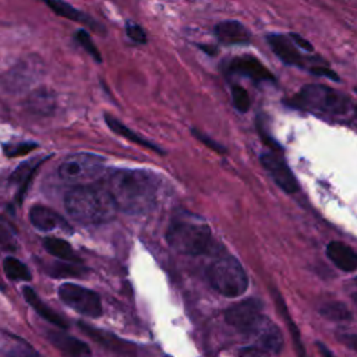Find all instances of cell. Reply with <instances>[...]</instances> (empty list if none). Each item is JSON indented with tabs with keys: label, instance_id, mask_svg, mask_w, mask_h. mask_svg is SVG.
Instances as JSON below:
<instances>
[{
	"label": "cell",
	"instance_id": "obj_21",
	"mask_svg": "<svg viewBox=\"0 0 357 357\" xmlns=\"http://www.w3.org/2000/svg\"><path fill=\"white\" fill-rule=\"evenodd\" d=\"M23 295H24V299L27 300V303L46 321H49L50 324L59 327L60 329H66L68 327V324L66 322V320L63 317H60L55 310H52L39 296L38 293L30 288V287H26L23 289Z\"/></svg>",
	"mask_w": 357,
	"mask_h": 357
},
{
	"label": "cell",
	"instance_id": "obj_30",
	"mask_svg": "<svg viewBox=\"0 0 357 357\" xmlns=\"http://www.w3.org/2000/svg\"><path fill=\"white\" fill-rule=\"evenodd\" d=\"M38 144L31 141H20V142H10V144L3 146L5 155L9 158H17L30 154L31 151L37 150Z\"/></svg>",
	"mask_w": 357,
	"mask_h": 357
},
{
	"label": "cell",
	"instance_id": "obj_6",
	"mask_svg": "<svg viewBox=\"0 0 357 357\" xmlns=\"http://www.w3.org/2000/svg\"><path fill=\"white\" fill-rule=\"evenodd\" d=\"M105 168V160L95 154L77 153L63 160L57 168L59 177L68 184L87 186L97 180Z\"/></svg>",
	"mask_w": 357,
	"mask_h": 357
},
{
	"label": "cell",
	"instance_id": "obj_25",
	"mask_svg": "<svg viewBox=\"0 0 357 357\" xmlns=\"http://www.w3.org/2000/svg\"><path fill=\"white\" fill-rule=\"evenodd\" d=\"M48 273L55 278H79L84 276L88 271L76 262H56L46 268Z\"/></svg>",
	"mask_w": 357,
	"mask_h": 357
},
{
	"label": "cell",
	"instance_id": "obj_40",
	"mask_svg": "<svg viewBox=\"0 0 357 357\" xmlns=\"http://www.w3.org/2000/svg\"><path fill=\"white\" fill-rule=\"evenodd\" d=\"M200 48H201L205 53H208V55H215V53H217V52H215V48L205 46V45H200Z\"/></svg>",
	"mask_w": 357,
	"mask_h": 357
},
{
	"label": "cell",
	"instance_id": "obj_35",
	"mask_svg": "<svg viewBox=\"0 0 357 357\" xmlns=\"http://www.w3.org/2000/svg\"><path fill=\"white\" fill-rule=\"evenodd\" d=\"M310 71L313 75L316 76H320V77H325L328 80H332V81H339V76L335 73L334 70H331L329 67H324V66H316V67H311Z\"/></svg>",
	"mask_w": 357,
	"mask_h": 357
},
{
	"label": "cell",
	"instance_id": "obj_5",
	"mask_svg": "<svg viewBox=\"0 0 357 357\" xmlns=\"http://www.w3.org/2000/svg\"><path fill=\"white\" fill-rule=\"evenodd\" d=\"M295 105L314 113L339 116L349 110L350 99L331 87L321 84H310L303 87L295 97Z\"/></svg>",
	"mask_w": 357,
	"mask_h": 357
},
{
	"label": "cell",
	"instance_id": "obj_43",
	"mask_svg": "<svg viewBox=\"0 0 357 357\" xmlns=\"http://www.w3.org/2000/svg\"><path fill=\"white\" fill-rule=\"evenodd\" d=\"M354 113H356V116H357V106L354 108Z\"/></svg>",
	"mask_w": 357,
	"mask_h": 357
},
{
	"label": "cell",
	"instance_id": "obj_22",
	"mask_svg": "<svg viewBox=\"0 0 357 357\" xmlns=\"http://www.w3.org/2000/svg\"><path fill=\"white\" fill-rule=\"evenodd\" d=\"M105 122H106L108 127H109L113 133H116V134L120 135V137L127 138L128 141L134 142V144L141 146V147H144V148L151 150V151L158 153V154H165L158 146L154 144V142L148 141V139L144 138V137L138 135V134L134 133L131 128H128L126 124H123L120 120H117L115 116H112V115H109V113H105Z\"/></svg>",
	"mask_w": 357,
	"mask_h": 357
},
{
	"label": "cell",
	"instance_id": "obj_10",
	"mask_svg": "<svg viewBox=\"0 0 357 357\" xmlns=\"http://www.w3.org/2000/svg\"><path fill=\"white\" fill-rule=\"evenodd\" d=\"M228 73L246 77L255 84L275 83V77L271 71L254 56H240L235 57L228 64Z\"/></svg>",
	"mask_w": 357,
	"mask_h": 357
},
{
	"label": "cell",
	"instance_id": "obj_9",
	"mask_svg": "<svg viewBox=\"0 0 357 357\" xmlns=\"http://www.w3.org/2000/svg\"><path fill=\"white\" fill-rule=\"evenodd\" d=\"M261 165L267 169V172L271 175L273 182L288 194H295L299 191V183L295 175L292 173L288 164L283 161L282 157H279L275 153H265L260 157Z\"/></svg>",
	"mask_w": 357,
	"mask_h": 357
},
{
	"label": "cell",
	"instance_id": "obj_7",
	"mask_svg": "<svg viewBox=\"0 0 357 357\" xmlns=\"http://www.w3.org/2000/svg\"><path fill=\"white\" fill-rule=\"evenodd\" d=\"M44 76V63L35 57L17 61L2 77V86L12 94H20L30 90Z\"/></svg>",
	"mask_w": 357,
	"mask_h": 357
},
{
	"label": "cell",
	"instance_id": "obj_34",
	"mask_svg": "<svg viewBox=\"0 0 357 357\" xmlns=\"http://www.w3.org/2000/svg\"><path fill=\"white\" fill-rule=\"evenodd\" d=\"M191 134L198 139V141H201L204 146H206L209 150H213L215 153H220V154H226V148L225 147H222L221 144H218L217 141H213L211 137H208V135H205L204 133H201L200 130H197V128H191Z\"/></svg>",
	"mask_w": 357,
	"mask_h": 357
},
{
	"label": "cell",
	"instance_id": "obj_33",
	"mask_svg": "<svg viewBox=\"0 0 357 357\" xmlns=\"http://www.w3.org/2000/svg\"><path fill=\"white\" fill-rule=\"evenodd\" d=\"M126 34L133 42L139 44V45H144L148 41L147 39V32L144 31V28H142L138 24H135V23H127L126 24Z\"/></svg>",
	"mask_w": 357,
	"mask_h": 357
},
{
	"label": "cell",
	"instance_id": "obj_31",
	"mask_svg": "<svg viewBox=\"0 0 357 357\" xmlns=\"http://www.w3.org/2000/svg\"><path fill=\"white\" fill-rule=\"evenodd\" d=\"M75 39H76V42H77L81 48L86 49V52H87L97 63H102V55H101V52L98 50L97 45L93 42L90 34H88L86 30H79V31L76 32V35H75Z\"/></svg>",
	"mask_w": 357,
	"mask_h": 357
},
{
	"label": "cell",
	"instance_id": "obj_23",
	"mask_svg": "<svg viewBox=\"0 0 357 357\" xmlns=\"http://www.w3.org/2000/svg\"><path fill=\"white\" fill-rule=\"evenodd\" d=\"M2 351L5 357H41L27 340L13 334L2 336Z\"/></svg>",
	"mask_w": 357,
	"mask_h": 357
},
{
	"label": "cell",
	"instance_id": "obj_16",
	"mask_svg": "<svg viewBox=\"0 0 357 357\" xmlns=\"http://www.w3.org/2000/svg\"><path fill=\"white\" fill-rule=\"evenodd\" d=\"M49 342L64 356V357H93L90 346L75 338L60 331H48L46 332Z\"/></svg>",
	"mask_w": 357,
	"mask_h": 357
},
{
	"label": "cell",
	"instance_id": "obj_41",
	"mask_svg": "<svg viewBox=\"0 0 357 357\" xmlns=\"http://www.w3.org/2000/svg\"><path fill=\"white\" fill-rule=\"evenodd\" d=\"M353 302H354V303H356V306H357V293H354V295H353Z\"/></svg>",
	"mask_w": 357,
	"mask_h": 357
},
{
	"label": "cell",
	"instance_id": "obj_39",
	"mask_svg": "<svg viewBox=\"0 0 357 357\" xmlns=\"http://www.w3.org/2000/svg\"><path fill=\"white\" fill-rule=\"evenodd\" d=\"M317 347H318V350H320L321 357H335V356L332 354V351H331V350H329L324 343L317 342Z\"/></svg>",
	"mask_w": 357,
	"mask_h": 357
},
{
	"label": "cell",
	"instance_id": "obj_37",
	"mask_svg": "<svg viewBox=\"0 0 357 357\" xmlns=\"http://www.w3.org/2000/svg\"><path fill=\"white\" fill-rule=\"evenodd\" d=\"M289 38L293 41V44H295L299 49H303V50H306V52H314V46H313L307 39H305L300 34L292 32V34L289 35Z\"/></svg>",
	"mask_w": 357,
	"mask_h": 357
},
{
	"label": "cell",
	"instance_id": "obj_15",
	"mask_svg": "<svg viewBox=\"0 0 357 357\" xmlns=\"http://www.w3.org/2000/svg\"><path fill=\"white\" fill-rule=\"evenodd\" d=\"M44 3H45L55 15H57V16H60V17H63V19H67V20H70V21L79 23V24H81V26L90 28V30H93V31H95V32H98V34H104V32H105L104 27H102L99 23H97L90 15H87V13H84V12H81V10L73 8V6H71V5L67 3V2H63V0H44Z\"/></svg>",
	"mask_w": 357,
	"mask_h": 357
},
{
	"label": "cell",
	"instance_id": "obj_1",
	"mask_svg": "<svg viewBox=\"0 0 357 357\" xmlns=\"http://www.w3.org/2000/svg\"><path fill=\"white\" fill-rule=\"evenodd\" d=\"M105 187L117 209L130 215L151 211L158 197V180L147 171L117 169L109 175Z\"/></svg>",
	"mask_w": 357,
	"mask_h": 357
},
{
	"label": "cell",
	"instance_id": "obj_28",
	"mask_svg": "<svg viewBox=\"0 0 357 357\" xmlns=\"http://www.w3.org/2000/svg\"><path fill=\"white\" fill-rule=\"evenodd\" d=\"M80 327H81V329H83L84 332H87L94 340H97V342L105 345L106 347H109V349H112V350H115V351H123V350H124V346H123L124 343H123L122 340H119L117 338H115L113 335L106 334V332H104V331H98V329L91 328V327H88V325H84L83 322L80 324Z\"/></svg>",
	"mask_w": 357,
	"mask_h": 357
},
{
	"label": "cell",
	"instance_id": "obj_32",
	"mask_svg": "<svg viewBox=\"0 0 357 357\" xmlns=\"http://www.w3.org/2000/svg\"><path fill=\"white\" fill-rule=\"evenodd\" d=\"M232 101H233L235 108L239 112H242V113L249 112L251 101H250L249 93L243 87H240V86H233L232 87Z\"/></svg>",
	"mask_w": 357,
	"mask_h": 357
},
{
	"label": "cell",
	"instance_id": "obj_8",
	"mask_svg": "<svg viewBox=\"0 0 357 357\" xmlns=\"http://www.w3.org/2000/svg\"><path fill=\"white\" fill-rule=\"evenodd\" d=\"M57 293L66 306L81 316L90 318H98L102 316L101 298L94 291L83 288L76 283H64L59 288Z\"/></svg>",
	"mask_w": 357,
	"mask_h": 357
},
{
	"label": "cell",
	"instance_id": "obj_12",
	"mask_svg": "<svg viewBox=\"0 0 357 357\" xmlns=\"http://www.w3.org/2000/svg\"><path fill=\"white\" fill-rule=\"evenodd\" d=\"M261 309L262 307L258 300L249 299V300H244V302L228 309L225 317H226L228 324H231L236 329L247 334L262 317Z\"/></svg>",
	"mask_w": 357,
	"mask_h": 357
},
{
	"label": "cell",
	"instance_id": "obj_38",
	"mask_svg": "<svg viewBox=\"0 0 357 357\" xmlns=\"http://www.w3.org/2000/svg\"><path fill=\"white\" fill-rule=\"evenodd\" d=\"M240 357H268L267 351L255 347V346H250V347H244L240 351Z\"/></svg>",
	"mask_w": 357,
	"mask_h": 357
},
{
	"label": "cell",
	"instance_id": "obj_42",
	"mask_svg": "<svg viewBox=\"0 0 357 357\" xmlns=\"http://www.w3.org/2000/svg\"><path fill=\"white\" fill-rule=\"evenodd\" d=\"M5 289V284L2 283V282H0V291H3Z\"/></svg>",
	"mask_w": 357,
	"mask_h": 357
},
{
	"label": "cell",
	"instance_id": "obj_19",
	"mask_svg": "<svg viewBox=\"0 0 357 357\" xmlns=\"http://www.w3.org/2000/svg\"><path fill=\"white\" fill-rule=\"evenodd\" d=\"M48 157H39V158H35V160H31L28 162H24L21 164L12 175L10 177V182L13 184H16L19 187L17 190V201L21 202L24 195H26V191L35 175V172L39 169V166L44 164V161H46Z\"/></svg>",
	"mask_w": 357,
	"mask_h": 357
},
{
	"label": "cell",
	"instance_id": "obj_36",
	"mask_svg": "<svg viewBox=\"0 0 357 357\" xmlns=\"http://www.w3.org/2000/svg\"><path fill=\"white\" fill-rule=\"evenodd\" d=\"M338 340L357 353V334H338Z\"/></svg>",
	"mask_w": 357,
	"mask_h": 357
},
{
	"label": "cell",
	"instance_id": "obj_11",
	"mask_svg": "<svg viewBox=\"0 0 357 357\" xmlns=\"http://www.w3.org/2000/svg\"><path fill=\"white\" fill-rule=\"evenodd\" d=\"M251 335L255 347L268 351V353H279L283 346V336L280 329L265 316H262L258 322L247 332Z\"/></svg>",
	"mask_w": 357,
	"mask_h": 357
},
{
	"label": "cell",
	"instance_id": "obj_18",
	"mask_svg": "<svg viewBox=\"0 0 357 357\" xmlns=\"http://www.w3.org/2000/svg\"><path fill=\"white\" fill-rule=\"evenodd\" d=\"M26 106L32 115L49 116L56 110V95L48 88L41 87L28 95Z\"/></svg>",
	"mask_w": 357,
	"mask_h": 357
},
{
	"label": "cell",
	"instance_id": "obj_3",
	"mask_svg": "<svg viewBox=\"0 0 357 357\" xmlns=\"http://www.w3.org/2000/svg\"><path fill=\"white\" fill-rule=\"evenodd\" d=\"M166 240L180 254L197 257L205 254L212 243L209 226L194 217H175L168 228Z\"/></svg>",
	"mask_w": 357,
	"mask_h": 357
},
{
	"label": "cell",
	"instance_id": "obj_27",
	"mask_svg": "<svg viewBox=\"0 0 357 357\" xmlns=\"http://www.w3.org/2000/svg\"><path fill=\"white\" fill-rule=\"evenodd\" d=\"M320 314L331 321H346L351 318L349 309L340 302H328L320 307Z\"/></svg>",
	"mask_w": 357,
	"mask_h": 357
},
{
	"label": "cell",
	"instance_id": "obj_24",
	"mask_svg": "<svg viewBox=\"0 0 357 357\" xmlns=\"http://www.w3.org/2000/svg\"><path fill=\"white\" fill-rule=\"evenodd\" d=\"M44 247L50 255L57 257V258H60L66 262H76V264L81 262V258L77 255L75 249L70 246V243H67L63 239L46 238L44 240Z\"/></svg>",
	"mask_w": 357,
	"mask_h": 357
},
{
	"label": "cell",
	"instance_id": "obj_13",
	"mask_svg": "<svg viewBox=\"0 0 357 357\" xmlns=\"http://www.w3.org/2000/svg\"><path fill=\"white\" fill-rule=\"evenodd\" d=\"M28 218L31 225L41 232H53V231L70 232L71 231L70 225L66 222V220L60 215V213L44 205H34L30 209Z\"/></svg>",
	"mask_w": 357,
	"mask_h": 357
},
{
	"label": "cell",
	"instance_id": "obj_26",
	"mask_svg": "<svg viewBox=\"0 0 357 357\" xmlns=\"http://www.w3.org/2000/svg\"><path fill=\"white\" fill-rule=\"evenodd\" d=\"M3 269H5V273L8 275V278L13 279V280H27L28 282L32 278L28 267L15 257H8L3 261Z\"/></svg>",
	"mask_w": 357,
	"mask_h": 357
},
{
	"label": "cell",
	"instance_id": "obj_17",
	"mask_svg": "<svg viewBox=\"0 0 357 357\" xmlns=\"http://www.w3.org/2000/svg\"><path fill=\"white\" fill-rule=\"evenodd\" d=\"M218 39L225 45H249L251 42V34L244 24L236 20L222 21L215 27Z\"/></svg>",
	"mask_w": 357,
	"mask_h": 357
},
{
	"label": "cell",
	"instance_id": "obj_20",
	"mask_svg": "<svg viewBox=\"0 0 357 357\" xmlns=\"http://www.w3.org/2000/svg\"><path fill=\"white\" fill-rule=\"evenodd\" d=\"M328 258L342 271L351 272L357 269V253L340 242H331L327 246Z\"/></svg>",
	"mask_w": 357,
	"mask_h": 357
},
{
	"label": "cell",
	"instance_id": "obj_2",
	"mask_svg": "<svg viewBox=\"0 0 357 357\" xmlns=\"http://www.w3.org/2000/svg\"><path fill=\"white\" fill-rule=\"evenodd\" d=\"M68 215L83 225H104L117 213V206L105 186H76L64 198Z\"/></svg>",
	"mask_w": 357,
	"mask_h": 357
},
{
	"label": "cell",
	"instance_id": "obj_14",
	"mask_svg": "<svg viewBox=\"0 0 357 357\" xmlns=\"http://www.w3.org/2000/svg\"><path fill=\"white\" fill-rule=\"evenodd\" d=\"M268 45L271 46L272 52L284 63L289 66L305 67V59L299 52V48L293 44L289 35L283 34H269L267 37Z\"/></svg>",
	"mask_w": 357,
	"mask_h": 357
},
{
	"label": "cell",
	"instance_id": "obj_4",
	"mask_svg": "<svg viewBox=\"0 0 357 357\" xmlns=\"http://www.w3.org/2000/svg\"><path fill=\"white\" fill-rule=\"evenodd\" d=\"M211 287L225 298H239L249 288V278L242 264L233 257L213 261L206 271Z\"/></svg>",
	"mask_w": 357,
	"mask_h": 357
},
{
	"label": "cell",
	"instance_id": "obj_44",
	"mask_svg": "<svg viewBox=\"0 0 357 357\" xmlns=\"http://www.w3.org/2000/svg\"><path fill=\"white\" fill-rule=\"evenodd\" d=\"M356 283H357V278H356Z\"/></svg>",
	"mask_w": 357,
	"mask_h": 357
},
{
	"label": "cell",
	"instance_id": "obj_29",
	"mask_svg": "<svg viewBox=\"0 0 357 357\" xmlns=\"http://www.w3.org/2000/svg\"><path fill=\"white\" fill-rule=\"evenodd\" d=\"M0 247L8 251L17 250V233L10 222L0 218Z\"/></svg>",
	"mask_w": 357,
	"mask_h": 357
}]
</instances>
